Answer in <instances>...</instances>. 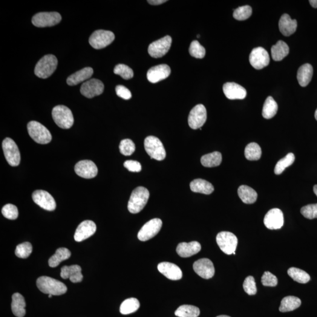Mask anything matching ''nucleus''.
Listing matches in <instances>:
<instances>
[{"label": "nucleus", "mask_w": 317, "mask_h": 317, "mask_svg": "<svg viewBox=\"0 0 317 317\" xmlns=\"http://www.w3.org/2000/svg\"><path fill=\"white\" fill-rule=\"evenodd\" d=\"M216 241L222 252L230 255L235 253L238 244V239L233 233L229 232L219 233Z\"/></svg>", "instance_id": "nucleus-7"}, {"label": "nucleus", "mask_w": 317, "mask_h": 317, "mask_svg": "<svg viewBox=\"0 0 317 317\" xmlns=\"http://www.w3.org/2000/svg\"><path fill=\"white\" fill-rule=\"evenodd\" d=\"M190 187L192 192L204 195H210L215 190L212 183L201 178H197L192 181Z\"/></svg>", "instance_id": "nucleus-28"}, {"label": "nucleus", "mask_w": 317, "mask_h": 317, "mask_svg": "<svg viewBox=\"0 0 317 317\" xmlns=\"http://www.w3.org/2000/svg\"><path fill=\"white\" fill-rule=\"evenodd\" d=\"M238 192L239 198L244 203L253 204L258 199L257 192L249 186L241 185L238 187Z\"/></svg>", "instance_id": "nucleus-31"}, {"label": "nucleus", "mask_w": 317, "mask_h": 317, "mask_svg": "<svg viewBox=\"0 0 317 317\" xmlns=\"http://www.w3.org/2000/svg\"><path fill=\"white\" fill-rule=\"evenodd\" d=\"M243 289L248 295H255L257 293V287L255 279L252 276H248L243 282Z\"/></svg>", "instance_id": "nucleus-48"}, {"label": "nucleus", "mask_w": 317, "mask_h": 317, "mask_svg": "<svg viewBox=\"0 0 317 317\" xmlns=\"http://www.w3.org/2000/svg\"><path fill=\"white\" fill-rule=\"evenodd\" d=\"M2 214L9 220H16L19 216L17 207L12 204H7L2 209Z\"/></svg>", "instance_id": "nucleus-47"}, {"label": "nucleus", "mask_w": 317, "mask_h": 317, "mask_svg": "<svg viewBox=\"0 0 317 317\" xmlns=\"http://www.w3.org/2000/svg\"><path fill=\"white\" fill-rule=\"evenodd\" d=\"M313 75V68L310 63H305L299 68L297 72V80L299 85L305 87L311 81Z\"/></svg>", "instance_id": "nucleus-29"}, {"label": "nucleus", "mask_w": 317, "mask_h": 317, "mask_svg": "<svg viewBox=\"0 0 317 317\" xmlns=\"http://www.w3.org/2000/svg\"><path fill=\"white\" fill-rule=\"evenodd\" d=\"M288 275L295 281L301 284L307 283L310 280V276L305 271L296 267H291L288 270Z\"/></svg>", "instance_id": "nucleus-40"}, {"label": "nucleus", "mask_w": 317, "mask_h": 317, "mask_svg": "<svg viewBox=\"0 0 317 317\" xmlns=\"http://www.w3.org/2000/svg\"><path fill=\"white\" fill-rule=\"evenodd\" d=\"M71 253L67 248H59L56 253L49 259L48 264L51 267H56L60 262L67 260L71 257Z\"/></svg>", "instance_id": "nucleus-34"}, {"label": "nucleus", "mask_w": 317, "mask_h": 317, "mask_svg": "<svg viewBox=\"0 0 317 317\" xmlns=\"http://www.w3.org/2000/svg\"><path fill=\"white\" fill-rule=\"evenodd\" d=\"M201 248L200 244L198 241L181 243L178 244L177 252L180 257L186 258L197 255L201 250Z\"/></svg>", "instance_id": "nucleus-26"}, {"label": "nucleus", "mask_w": 317, "mask_h": 317, "mask_svg": "<svg viewBox=\"0 0 317 317\" xmlns=\"http://www.w3.org/2000/svg\"><path fill=\"white\" fill-rule=\"evenodd\" d=\"M171 73V68L168 65H158L149 70L147 73V79L150 82L157 83L167 79Z\"/></svg>", "instance_id": "nucleus-21"}, {"label": "nucleus", "mask_w": 317, "mask_h": 317, "mask_svg": "<svg viewBox=\"0 0 317 317\" xmlns=\"http://www.w3.org/2000/svg\"><path fill=\"white\" fill-rule=\"evenodd\" d=\"M29 135L36 142L39 144H47L52 140L50 132L41 123L37 121H31L27 125Z\"/></svg>", "instance_id": "nucleus-5"}, {"label": "nucleus", "mask_w": 317, "mask_h": 317, "mask_svg": "<svg viewBox=\"0 0 317 317\" xmlns=\"http://www.w3.org/2000/svg\"><path fill=\"white\" fill-rule=\"evenodd\" d=\"M144 146L147 154L151 158L159 161L165 159L166 151L162 142L158 138L154 136L146 138Z\"/></svg>", "instance_id": "nucleus-6"}, {"label": "nucleus", "mask_w": 317, "mask_h": 317, "mask_svg": "<svg viewBox=\"0 0 317 317\" xmlns=\"http://www.w3.org/2000/svg\"><path fill=\"white\" fill-rule=\"evenodd\" d=\"M223 90L227 99L231 100L243 99L247 95L246 89L235 82L226 83Z\"/></svg>", "instance_id": "nucleus-22"}, {"label": "nucleus", "mask_w": 317, "mask_h": 317, "mask_svg": "<svg viewBox=\"0 0 317 317\" xmlns=\"http://www.w3.org/2000/svg\"><path fill=\"white\" fill-rule=\"evenodd\" d=\"M313 189H314V194H315L317 197V185L314 186Z\"/></svg>", "instance_id": "nucleus-55"}, {"label": "nucleus", "mask_w": 317, "mask_h": 317, "mask_svg": "<svg viewBox=\"0 0 317 317\" xmlns=\"http://www.w3.org/2000/svg\"><path fill=\"white\" fill-rule=\"evenodd\" d=\"M217 317H230L228 316L221 315V316H218Z\"/></svg>", "instance_id": "nucleus-56"}, {"label": "nucleus", "mask_w": 317, "mask_h": 317, "mask_svg": "<svg viewBox=\"0 0 317 317\" xmlns=\"http://www.w3.org/2000/svg\"><path fill=\"white\" fill-rule=\"evenodd\" d=\"M222 161L221 153L214 152L203 156L201 158V163L206 168H213L220 165Z\"/></svg>", "instance_id": "nucleus-35"}, {"label": "nucleus", "mask_w": 317, "mask_h": 317, "mask_svg": "<svg viewBox=\"0 0 317 317\" xmlns=\"http://www.w3.org/2000/svg\"><path fill=\"white\" fill-rule=\"evenodd\" d=\"M278 105L272 97H269L264 103L262 115L265 119H270L277 113Z\"/></svg>", "instance_id": "nucleus-36"}, {"label": "nucleus", "mask_w": 317, "mask_h": 317, "mask_svg": "<svg viewBox=\"0 0 317 317\" xmlns=\"http://www.w3.org/2000/svg\"><path fill=\"white\" fill-rule=\"evenodd\" d=\"M261 149L258 143L253 142L248 144L245 148V157L249 160H258L261 157Z\"/></svg>", "instance_id": "nucleus-39"}, {"label": "nucleus", "mask_w": 317, "mask_h": 317, "mask_svg": "<svg viewBox=\"0 0 317 317\" xmlns=\"http://www.w3.org/2000/svg\"><path fill=\"white\" fill-rule=\"evenodd\" d=\"M252 14V8L249 5H244L236 9L233 13V17L238 21H244L249 19Z\"/></svg>", "instance_id": "nucleus-43"}, {"label": "nucleus", "mask_w": 317, "mask_h": 317, "mask_svg": "<svg viewBox=\"0 0 317 317\" xmlns=\"http://www.w3.org/2000/svg\"><path fill=\"white\" fill-rule=\"evenodd\" d=\"M301 299L295 296L285 297L282 299L279 310L281 313L290 312L300 307Z\"/></svg>", "instance_id": "nucleus-33"}, {"label": "nucleus", "mask_w": 317, "mask_h": 317, "mask_svg": "<svg viewBox=\"0 0 317 317\" xmlns=\"http://www.w3.org/2000/svg\"><path fill=\"white\" fill-rule=\"evenodd\" d=\"M54 122L59 128L68 129L73 126L74 119L70 109L64 105H58L52 111Z\"/></svg>", "instance_id": "nucleus-4"}, {"label": "nucleus", "mask_w": 317, "mask_h": 317, "mask_svg": "<svg viewBox=\"0 0 317 317\" xmlns=\"http://www.w3.org/2000/svg\"><path fill=\"white\" fill-rule=\"evenodd\" d=\"M32 198L34 202L44 210L54 211L56 209V202L54 198L45 190H36L32 195Z\"/></svg>", "instance_id": "nucleus-15"}, {"label": "nucleus", "mask_w": 317, "mask_h": 317, "mask_svg": "<svg viewBox=\"0 0 317 317\" xmlns=\"http://www.w3.org/2000/svg\"><path fill=\"white\" fill-rule=\"evenodd\" d=\"M33 252V247L29 242H25L20 244L17 246L15 254L17 257L21 258H27Z\"/></svg>", "instance_id": "nucleus-44"}, {"label": "nucleus", "mask_w": 317, "mask_h": 317, "mask_svg": "<svg viewBox=\"0 0 317 317\" xmlns=\"http://www.w3.org/2000/svg\"><path fill=\"white\" fill-rule=\"evenodd\" d=\"M207 119V111L205 106L198 104L193 108L188 117L189 125L193 129L201 128Z\"/></svg>", "instance_id": "nucleus-13"}, {"label": "nucleus", "mask_w": 317, "mask_h": 317, "mask_svg": "<svg viewBox=\"0 0 317 317\" xmlns=\"http://www.w3.org/2000/svg\"><path fill=\"white\" fill-rule=\"evenodd\" d=\"M2 149L7 162L11 166L19 165L21 160V156L18 146L11 138H7L2 142Z\"/></svg>", "instance_id": "nucleus-9"}, {"label": "nucleus", "mask_w": 317, "mask_h": 317, "mask_svg": "<svg viewBox=\"0 0 317 317\" xmlns=\"http://www.w3.org/2000/svg\"><path fill=\"white\" fill-rule=\"evenodd\" d=\"M140 307V302L135 298H130L125 299L120 307V312L123 315L130 314L136 312Z\"/></svg>", "instance_id": "nucleus-38"}, {"label": "nucleus", "mask_w": 317, "mask_h": 317, "mask_svg": "<svg viewBox=\"0 0 317 317\" xmlns=\"http://www.w3.org/2000/svg\"><path fill=\"white\" fill-rule=\"evenodd\" d=\"M249 61L254 68L261 70L269 64V53L262 47L254 48L250 54Z\"/></svg>", "instance_id": "nucleus-14"}, {"label": "nucleus", "mask_w": 317, "mask_h": 317, "mask_svg": "<svg viewBox=\"0 0 317 317\" xmlns=\"http://www.w3.org/2000/svg\"><path fill=\"white\" fill-rule=\"evenodd\" d=\"M162 226V221L160 218H154L147 222L138 233L139 240L146 241L158 235Z\"/></svg>", "instance_id": "nucleus-12"}, {"label": "nucleus", "mask_w": 317, "mask_h": 317, "mask_svg": "<svg viewBox=\"0 0 317 317\" xmlns=\"http://www.w3.org/2000/svg\"><path fill=\"white\" fill-rule=\"evenodd\" d=\"M261 283L264 286L275 287L278 284V279L277 277L269 272L264 273L261 277Z\"/></svg>", "instance_id": "nucleus-50"}, {"label": "nucleus", "mask_w": 317, "mask_h": 317, "mask_svg": "<svg viewBox=\"0 0 317 317\" xmlns=\"http://www.w3.org/2000/svg\"><path fill=\"white\" fill-rule=\"evenodd\" d=\"M158 269L166 278L172 280H178L182 278V272L177 265L174 263L162 262L158 264Z\"/></svg>", "instance_id": "nucleus-23"}, {"label": "nucleus", "mask_w": 317, "mask_h": 317, "mask_svg": "<svg viewBox=\"0 0 317 317\" xmlns=\"http://www.w3.org/2000/svg\"><path fill=\"white\" fill-rule=\"evenodd\" d=\"M114 73L119 75L124 79H129L134 77V71L128 66L118 64L114 68Z\"/></svg>", "instance_id": "nucleus-45"}, {"label": "nucleus", "mask_w": 317, "mask_h": 317, "mask_svg": "<svg viewBox=\"0 0 317 317\" xmlns=\"http://www.w3.org/2000/svg\"><path fill=\"white\" fill-rule=\"evenodd\" d=\"M265 226L270 230L281 229L284 224V216L281 210L273 209L267 212L264 218Z\"/></svg>", "instance_id": "nucleus-17"}, {"label": "nucleus", "mask_w": 317, "mask_h": 317, "mask_svg": "<svg viewBox=\"0 0 317 317\" xmlns=\"http://www.w3.org/2000/svg\"><path fill=\"white\" fill-rule=\"evenodd\" d=\"M53 295H49V296H48V297H49V298H51L52 297H53Z\"/></svg>", "instance_id": "nucleus-58"}, {"label": "nucleus", "mask_w": 317, "mask_h": 317, "mask_svg": "<svg viewBox=\"0 0 317 317\" xmlns=\"http://www.w3.org/2000/svg\"><path fill=\"white\" fill-rule=\"evenodd\" d=\"M194 269L198 275L204 279H209L215 275V269L212 261L208 258H201L195 262Z\"/></svg>", "instance_id": "nucleus-18"}, {"label": "nucleus", "mask_w": 317, "mask_h": 317, "mask_svg": "<svg viewBox=\"0 0 317 317\" xmlns=\"http://www.w3.org/2000/svg\"><path fill=\"white\" fill-rule=\"evenodd\" d=\"M104 85L100 80L92 79L83 83L80 93L88 99H92L103 93Z\"/></svg>", "instance_id": "nucleus-16"}, {"label": "nucleus", "mask_w": 317, "mask_h": 317, "mask_svg": "<svg viewBox=\"0 0 317 317\" xmlns=\"http://www.w3.org/2000/svg\"><path fill=\"white\" fill-rule=\"evenodd\" d=\"M60 275L63 279H70L74 283L81 282L83 279L81 267L79 265L62 267Z\"/></svg>", "instance_id": "nucleus-24"}, {"label": "nucleus", "mask_w": 317, "mask_h": 317, "mask_svg": "<svg viewBox=\"0 0 317 317\" xmlns=\"http://www.w3.org/2000/svg\"><path fill=\"white\" fill-rule=\"evenodd\" d=\"M37 286L42 293L53 296H60L67 292V286L62 282L47 276L37 279Z\"/></svg>", "instance_id": "nucleus-1"}, {"label": "nucleus", "mask_w": 317, "mask_h": 317, "mask_svg": "<svg viewBox=\"0 0 317 317\" xmlns=\"http://www.w3.org/2000/svg\"><path fill=\"white\" fill-rule=\"evenodd\" d=\"M117 94L118 97L122 98L123 99L128 100L132 98V94L129 89L123 85H118L116 88Z\"/></svg>", "instance_id": "nucleus-52"}, {"label": "nucleus", "mask_w": 317, "mask_h": 317, "mask_svg": "<svg viewBox=\"0 0 317 317\" xmlns=\"http://www.w3.org/2000/svg\"><path fill=\"white\" fill-rule=\"evenodd\" d=\"M93 69L91 67L83 68L76 73L71 75L67 80V84L70 86H74L81 83L85 80L90 79L93 75Z\"/></svg>", "instance_id": "nucleus-27"}, {"label": "nucleus", "mask_w": 317, "mask_h": 317, "mask_svg": "<svg viewBox=\"0 0 317 317\" xmlns=\"http://www.w3.org/2000/svg\"><path fill=\"white\" fill-rule=\"evenodd\" d=\"M295 156L293 153H289V154L285 156L284 158L279 160L277 163L275 169V173L276 175H280L288 167L292 165L295 162Z\"/></svg>", "instance_id": "nucleus-41"}, {"label": "nucleus", "mask_w": 317, "mask_h": 317, "mask_svg": "<svg viewBox=\"0 0 317 317\" xmlns=\"http://www.w3.org/2000/svg\"><path fill=\"white\" fill-rule=\"evenodd\" d=\"M97 230L96 224L93 221L85 220L77 227L74 235L75 240L82 241L94 235Z\"/></svg>", "instance_id": "nucleus-20"}, {"label": "nucleus", "mask_w": 317, "mask_h": 317, "mask_svg": "<svg viewBox=\"0 0 317 317\" xmlns=\"http://www.w3.org/2000/svg\"><path fill=\"white\" fill-rule=\"evenodd\" d=\"M62 17L57 12H42L36 14L32 22L37 27H47L56 25L61 21Z\"/></svg>", "instance_id": "nucleus-10"}, {"label": "nucleus", "mask_w": 317, "mask_h": 317, "mask_svg": "<svg viewBox=\"0 0 317 317\" xmlns=\"http://www.w3.org/2000/svg\"><path fill=\"white\" fill-rule=\"evenodd\" d=\"M315 118H316V120H317V110L316 111V112H315Z\"/></svg>", "instance_id": "nucleus-57"}, {"label": "nucleus", "mask_w": 317, "mask_h": 317, "mask_svg": "<svg viewBox=\"0 0 317 317\" xmlns=\"http://www.w3.org/2000/svg\"><path fill=\"white\" fill-rule=\"evenodd\" d=\"M199 37H200L199 35H198V38H199Z\"/></svg>", "instance_id": "nucleus-59"}, {"label": "nucleus", "mask_w": 317, "mask_h": 317, "mask_svg": "<svg viewBox=\"0 0 317 317\" xmlns=\"http://www.w3.org/2000/svg\"><path fill=\"white\" fill-rule=\"evenodd\" d=\"M58 60L56 56L48 54L39 60L35 67L36 76L40 79H46L50 77L56 70Z\"/></svg>", "instance_id": "nucleus-3"}, {"label": "nucleus", "mask_w": 317, "mask_h": 317, "mask_svg": "<svg viewBox=\"0 0 317 317\" xmlns=\"http://www.w3.org/2000/svg\"><path fill=\"white\" fill-rule=\"evenodd\" d=\"M125 168L132 172H139L142 170L140 163L136 160H126L123 164Z\"/></svg>", "instance_id": "nucleus-51"}, {"label": "nucleus", "mask_w": 317, "mask_h": 317, "mask_svg": "<svg viewBox=\"0 0 317 317\" xmlns=\"http://www.w3.org/2000/svg\"><path fill=\"white\" fill-rule=\"evenodd\" d=\"M301 213L304 218L311 219V220L317 218V203L308 204V205L302 207L301 209Z\"/></svg>", "instance_id": "nucleus-49"}, {"label": "nucleus", "mask_w": 317, "mask_h": 317, "mask_svg": "<svg viewBox=\"0 0 317 317\" xmlns=\"http://www.w3.org/2000/svg\"><path fill=\"white\" fill-rule=\"evenodd\" d=\"M115 35L111 31L99 30L95 31L89 40V44L96 50L104 48L114 41Z\"/></svg>", "instance_id": "nucleus-8"}, {"label": "nucleus", "mask_w": 317, "mask_h": 317, "mask_svg": "<svg viewBox=\"0 0 317 317\" xmlns=\"http://www.w3.org/2000/svg\"><path fill=\"white\" fill-rule=\"evenodd\" d=\"M98 168L91 160L79 161L75 166V172L79 177L85 178H94L98 174Z\"/></svg>", "instance_id": "nucleus-19"}, {"label": "nucleus", "mask_w": 317, "mask_h": 317, "mask_svg": "<svg viewBox=\"0 0 317 317\" xmlns=\"http://www.w3.org/2000/svg\"><path fill=\"white\" fill-rule=\"evenodd\" d=\"M26 303L24 297L20 293H14L12 296L11 310L14 316L17 317H24L26 313Z\"/></svg>", "instance_id": "nucleus-30"}, {"label": "nucleus", "mask_w": 317, "mask_h": 317, "mask_svg": "<svg viewBox=\"0 0 317 317\" xmlns=\"http://www.w3.org/2000/svg\"><path fill=\"white\" fill-rule=\"evenodd\" d=\"M121 154L125 156H130L135 151V145L133 141L129 139L121 141L119 145Z\"/></svg>", "instance_id": "nucleus-46"}, {"label": "nucleus", "mask_w": 317, "mask_h": 317, "mask_svg": "<svg viewBox=\"0 0 317 317\" xmlns=\"http://www.w3.org/2000/svg\"><path fill=\"white\" fill-rule=\"evenodd\" d=\"M149 192L145 187H138L132 192L128 201V209L129 212L137 214L142 211L149 198Z\"/></svg>", "instance_id": "nucleus-2"}, {"label": "nucleus", "mask_w": 317, "mask_h": 317, "mask_svg": "<svg viewBox=\"0 0 317 317\" xmlns=\"http://www.w3.org/2000/svg\"><path fill=\"white\" fill-rule=\"evenodd\" d=\"M200 313L199 308L191 305H181L175 313L178 317H198Z\"/></svg>", "instance_id": "nucleus-37"}, {"label": "nucleus", "mask_w": 317, "mask_h": 317, "mask_svg": "<svg viewBox=\"0 0 317 317\" xmlns=\"http://www.w3.org/2000/svg\"><path fill=\"white\" fill-rule=\"evenodd\" d=\"M309 2L311 6L313 8H317V0H310Z\"/></svg>", "instance_id": "nucleus-54"}, {"label": "nucleus", "mask_w": 317, "mask_h": 317, "mask_svg": "<svg viewBox=\"0 0 317 317\" xmlns=\"http://www.w3.org/2000/svg\"><path fill=\"white\" fill-rule=\"evenodd\" d=\"M190 56L196 59H202L205 56L206 50L198 41H194L190 44L189 48Z\"/></svg>", "instance_id": "nucleus-42"}, {"label": "nucleus", "mask_w": 317, "mask_h": 317, "mask_svg": "<svg viewBox=\"0 0 317 317\" xmlns=\"http://www.w3.org/2000/svg\"><path fill=\"white\" fill-rule=\"evenodd\" d=\"M289 46L284 41L279 40L277 44L272 47V56L274 60L279 61L284 59L289 54Z\"/></svg>", "instance_id": "nucleus-32"}, {"label": "nucleus", "mask_w": 317, "mask_h": 317, "mask_svg": "<svg viewBox=\"0 0 317 317\" xmlns=\"http://www.w3.org/2000/svg\"><path fill=\"white\" fill-rule=\"evenodd\" d=\"M166 1V0H149V1H148V3L150 4L155 5L162 4Z\"/></svg>", "instance_id": "nucleus-53"}, {"label": "nucleus", "mask_w": 317, "mask_h": 317, "mask_svg": "<svg viewBox=\"0 0 317 317\" xmlns=\"http://www.w3.org/2000/svg\"><path fill=\"white\" fill-rule=\"evenodd\" d=\"M172 42L171 37L166 36L162 39L151 43L148 47V53L154 59L162 57L168 53Z\"/></svg>", "instance_id": "nucleus-11"}, {"label": "nucleus", "mask_w": 317, "mask_h": 317, "mask_svg": "<svg viewBox=\"0 0 317 317\" xmlns=\"http://www.w3.org/2000/svg\"><path fill=\"white\" fill-rule=\"evenodd\" d=\"M279 29L282 35L290 36L295 33L297 27V22L296 20L291 19L289 14H284L279 21Z\"/></svg>", "instance_id": "nucleus-25"}]
</instances>
